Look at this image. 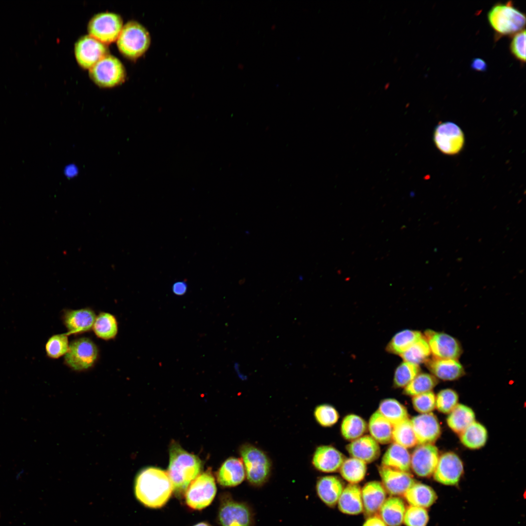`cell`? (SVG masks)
<instances>
[{"mask_svg":"<svg viewBox=\"0 0 526 526\" xmlns=\"http://www.w3.org/2000/svg\"><path fill=\"white\" fill-rule=\"evenodd\" d=\"M488 19L499 36L515 34L523 30L526 23L525 15L515 7L511 1L495 4L489 11Z\"/></svg>","mask_w":526,"mask_h":526,"instance_id":"cell-4","label":"cell"},{"mask_svg":"<svg viewBox=\"0 0 526 526\" xmlns=\"http://www.w3.org/2000/svg\"><path fill=\"white\" fill-rule=\"evenodd\" d=\"M422 337L418 331L409 329L401 331L392 338L387 345L386 350L390 353L400 355Z\"/></svg>","mask_w":526,"mask_h":526,"instance_id":"cell-34","label":"cell"},{"mask_svg":"<svg viewBox=\"0 0 526 526\" xmlns=\"http://www.w3.org/2000/svg\"><path fill=\"white\" fill-rule=\"evenodd\" d=\"M392 440L407 449L417 444L410 419L406 418L393 425Z\"/></svg>","mask_w":526,"mask_h":526,"instance_id":"cell-37","label":"cell"},{"mask_svg":"<svg viewBox=\"0 0 526 526\" xmlns=\"http://www.w3.org/2000/svg\"><path fill=\"white\" fill-rule=\"evenodd\" d=\"M123 26L122 19L119 15L102 13L90 20L88 30L90 36L106 44L117 39Z\"/></svg>","mask_w":526,"mask_h":526,"instance_id":"cell-9","label":"cell"},{"mask_svg":"<svg viewBox=\"0 0 526 526\" xmlns=\"http://www.w3.org/2000/svg\"><path fill=\"white\" fill-rule=\"evenodd\" d=\"M431 354L428 343L422 337L400 355L404 361L418 365L426 361Z\"/></svg>","mask_w":526,"mask_h":526,"instance_id":"cell-38","label":"cell"},{"mask_svg":"<svg viewBox=\"0 0 526 526\" xmlns=\"http://www.w3.org/2000/svg\"><path fill=\"white\" fill-rule=\"evenodd\" d=\"M314 416L317 423L323 427H330L338 421L339 414L333 406L322 404L316 407Z\"/></svg>","mask_w":526,"mask_h":526,"instance_id":"cell-42","label":"cell"},{"mask_svg":"<svg viewBox=\"0 0 526 526\" xmlns=\"http://www.w3.org/2000/svg\"><path fill=\"white\" fill-rule=\"evenodd\" d=\"M435 397L432 391L414 395L412 400L413 407L421 413H431L435 408Z\"/></svg>","mask_w":526,"mask_h":526,"instance_id":"cell-45","label":"cell"},{"mask_svg":"<svg viewBox=\"0 0 526 526\" xmlns=\"http://www.w3.org/2000/svg\"><path fill=\"white\" fill-rule=\"evenodd\" d=\"M436 148L447 155H455L463 149L465 137L463 131L456 124L445 122L438 124L433 133Z\"/></svg>","mask_w":526,"mask_h":526,"instance_id":"cell-10","label":"cell"},{"mask_svg":"<svg viewBox=\"0 0 526 526\" xmlns=\"http://www.w3.org/2000/svg\"><path fill=\"white\" fill-rule=\"evenodd\" d=\"M471 68L478 71H485L487 69L486 62L482 58H474L471 64Z\"/></svg>","mask_w":526,"mask_h":526,"instance_id":"cell-49","label":"cell"},{"mask_svg":"<svg viewBox=\"0 0 526 526\" xmlns=\"http://www.w3.org/2000/svg\"><path fill=\"white\" fill-rule=\"evenodd\" d=\"M345 459V456L332 446L320 445L313 453L312 464L319 471L334 472L339 470Z\"/></svg>","mask_w":526,"mask_h":526,"instance_id":"cell-18","label":"cell"},{"mask_svg":"<svg viewBox=\"0 0 526 526\" xmlns=\"http://www.w3.org/2000/svg\"><path fill=\"white\" fill-rule=\"evenodd\" d=\"M93 329L99 338L108 340L115 338L118 323L115 316L107 312H101L96 316Z\"/></svg>","mask_w":526,"mask_h":526,"instance_id":"cell-31","label":"cell"},{"mask_svg":"<svg viewBox=\"0 0 526 526\" xmlns=\"http://www.w3.org/2000/svg\"><path fill=\"white\" fill-rule=\"evenodd\" d=\"M96 318L93 310L85 308L66 311L63 315L64 323L68 330V335L80 334L93 328Z\"/></svg>","mask_w":526,"mask_h":526,"instance_id":"cell-19","label":"cell"},{"mask_svg":"<svg viewBox=\"0 0 526 526\" xmlns=\"http://www.w3.org/2000/svg\"><path fill=\"white\" fill-rule=\"evenodd\" d=\"M429 519L425 508L409 506L406 507L403 524L405 526H426Z\"/></svg>","mask_w":526,"mask_h":526,"instance_id":"cell-44","label":"cell"},{"mask_svg":"<svg viewBox=\"0 0 526 526\" xmlns=\"http://www.w3.org/2000/svg\"><path fill=\"white\" fill-rule=\"evenodd\" d=\"M150 41L148 30L139 23L130 21L123 26L117 39V45L123 55L134 59L141 56L148 50Z\"/></svg>","mask_w":526,"mask_h":526,"instance_id":"cell-5","label":"cell"},{"mask_svg":"<svg viewBox=\"0 0 526 526\" xmlns=\"http://www.w3.org/2000/svg\"><path fill=\"white\" fill-rule=\"evenodd\" d=\"M337 505L339 510L343 514L355 515L361 513L363 507L360 486L348 484L344 488Z\"/></svg>","mask_w":526,"mask_h":526,"instance_id":"cell-25","label":"cell"},{"mask_svg":"<svg viewBox=\"0 0 526 526\" xmlns=\"http://www.w3.org/2000/svg\"><path fill=\"white\" fill-rule=\"evenodd\" d=\"M173 491L172 482L164 470L148 467L138 474L134 486L137 500L145 507L158 508L164 506Z\"/></svg>","mask_w":526,"mask_h":526,"instance_id":"cell-1","label":"cell"},{"mask_svg":"<svg viewBox=\"0 0 526 526\" xmlns=\"http://www.w3.org/2000/svg\"><path fill=\"white\" fill-rule=\"evenodd\" d=\"M463 472L461 460L455 453L448 452L439 457L433 474L434 479L438 482L446 485H454L459 482Z\"/></svg>","mask_w":526,"mask_h":526,"instance_id":"cell-15","label":"cell"},{"mask_svg":"<svg viewBox=\"0 0 526 526\" xmlns=\"http://www.w3.org/2000/svg\"><path fill=\"white\" fill-rule=\"evenodd\" d=\"M217 491L215 479L210 471L198 476L185 492L186 504L192 509L201 510L208 506Z\"/></svg>","mask_w":526,"mask_h":526,"instance_id":"cell-6","label":"cell"},{"mask_svg":"<svg viewBox=\"0 0 526 526\" xmlns=\"http://www.w3.org/2000/svg\"><path fill=\"white\" fill-rule=\"evenodd\" d=\"M344 488L342 480L338 476L333 475L320 477L316 484L319 497L329 507H333L337 505Z\"/></svg>","mask_w":526,"mask_h":526,"instance_id":"cell-23","label":"cell"},{"mask_svg":"<svg viewBox=\"0 0 526 526\" xmlns=\"http://www.w3.org/2000/svg\"><path fill=\"white\" fill-rule=\"evenodd\" d=\"M426 362L433 376L443 380L457 379L465 373L463 366L457 359L434 358Z\"/></svg>","mask_w":526,"mask_h":526,"instance_id":"cell-24","label":"cell"},{"mask_svg":"<svg viewBox=\"0 0 526 526\" xmlns=\"http://www.w3.org/2000/svg\"><path fill=\"white\" fill-rule=\"evenodd\" d=\"M98 350L90 338H82L72 341L64 356L66 364L73 370L81 371L91 368L95 363Z\"/></svg>","mask_w":526,"mask_h":526,"instance_id":"cell-7","label":"cell"},{"mask_svg":"<svg viewBox=\"0 0 526 526\" xmlns=\"http://www.w3.org/2000/svg\"><path fill=\"white\" fill-rule=\"evenodd\" d=\"M417 444H431L440 434V427L436 416L432 413H421L411 419Z\"/></svg>","mask_w":526,"mask_h":526,"instance_id":"cell-17","label":"cell"},{"mask_svg":"<svg viewBox=\"0 0 526 526\" xmlns=\"http://www.w3.org/2000/svg\"><path fill=\"white\" fill-rule=\"evenodd\" d=\"M431 353L438 359H457L462 353L458 340L453 337L443 332L428 330L425 332Z\"/></svg>","mask_w":526,"mask_h":526,"instance_id":"cell-12","label":"cell"},{"mask_svg":"<svg viewBox=\"0 0 526 526\" xmlns=\"http://www.w3.org/2000/svg\"><path fill=\"white\" fill-rule=\"evenodd\" d=\"M346 450L352 457L359 459L366 464L375 461L380 454L378 443L368 435L361 436L352 441L346 446Z\"/></svg>","mask_w":526,"mask_h":526,"instance_id":"cell-20","label":"cell"},{"mask_svg":"<svg viewBox=\"0 0 526 526\" xmlns=\"http://www.w3.org/2000/svg\"><path fill=\"white\" fill-rule=\"evenodd\" d=\"M339 470L341 477L349 484H357L365 478L367 466L363 461L351 457L344 460Z\"/></svg>","mask_w":526,"mask_h":526,"instance_id":"cell-33","label":"cell"},{"mask_svg":"<svg viewBox=\"0 0 526 526\" xmlns=\"http://www.w3.org/2000/svg\"><path fill=\"white\" fill-rule=\"evenodd\" d=\"M89 70L90 77L102 87H113L125 80L126 73L123 64L110 55L103 57Z\"/></svg>","mask_w":526,"mask_h":526,"instance_id":"cell-8","label":"cell"},{"mask_svg":"<svg viewBox=\"0 0 526 526\" xmlns=\"http://www.w3.org/2000/svg\"><path fill=\"white\" fill-rule=\"evenodd\" d=\"M475 417L474 413L470 408L458 404L449 413L447 422L452 431L460 434L475 421Z\"/></svg>","mask_w":526,"mask_h":526,"instance_id":"cell-30","label":"cell"},{"mask_svg":"<svg viewBox=\"0 0 526 526\" xmlns=\"http://www.w3.org/2000/svg\"><path fill=\"white\" fill-rule=\"evenodd\" d=\"M363 511L367 516L378 512L386 499L387 492L381 482L372 481L366 483L361 488Z\"/></svg>","mask_w":526,"mask_h":526,"instance_id":"cell-21","label":"cell"},{"mask_svg":"<svg viewBox=\"0 0 526 526\" xmlns=\"http://www.w3.org/2000/svg\"><path fill=\"white\" fill-rule=\"evenodd\" d=\"M438 459V451L435 446L420 445L411 455V469L418 476L429 477L433 473Z\"/></svg>","mask_w":526,"mask_h":526,"instance_id":"cell-14","label":"cell"},{"mask_svg":"<svg viewBox=\"0 0 526 526\" xmlns=\"http://www.w3.org/2000/svg\"><path fill=\"white\" fill-rule=\"evenodd\" d=\"M458 395L451 389L440 391L435 397V407L442 413H450L458 404Z\"/></svg>","mask_w":526,"mask_h":526,"instance_id":"cell-43","label":"cell"},{"mask_svg":"<svg viewBox=\"0 0 526 526\" xmlns=\"http://www.w3.org/2000/svg\"><path fill=\"white\" fill-rule=\"evenodd\" d=\"M418 365L404 361L395 369L394 385L396 388L405 387L419 373Z\"/></svg>","mask_w":526,"mask_h":526,"instance_id":"cell-41","label":"cell"},{"mask_svg":"<svg viewBox=\"0 0 526 526\" xmlns=\"http://www.w3.org/2000/svg\"><path fill=\"white\" fill-rule=\"evenodd\" d=\"M367 424L364 419L355 414L346 415L341 423L340 431L343 437L353 441L361 437L366 431Z\"/></svg>","mask_w":526,"mask_h":526,"instance_id":"cell-35","label":"cell"},{"mask_svg":"<svg viewBox=\"0 0 526 526\" xmlns=\"http://www.w3.org/2000/svg\"><path fill=\"white\" fill-rule=\"evenodd\" d=\"M437 383V380L433 375L427 373H419L404 388L403 393L406 395L413 396L431 391Z\"/></svg>","mask_w":526,"mask_h":526,"instance_id":"cell-39","label":"cell"},{"mask_svg":"<svg viewBox=\"0 0 526 526\" xmlns=\"http://www.w3.org/2000/svg\"><path fill=\"white\" fill-rule=\"evenodd\" d=\"M406 507L399 496L387 498L381 506L379 516L387 526H401L403 522Z\"/></svg>","mask_w":526,"mask_h":526,"instance_id":"cell-26","label":"cell"},{"mask_svg":"<svg viewBox=\"0 0 526 526\" xmlns=\"http://www.w3.org/2000/svg\"><path fill=\"white\" fill-rule=\"evenodd\" d=\"M172 293L176 296H183L188 290V284L184 281H178L174 282L171 287Z\"/></svg>","mask_w":526,"mask_h":526,"instance_id":"cell-47","label":"cell"},{"mask_svg":"<svg viewBox=\"0 0 526 526\" xmlns=\"http://www.w3.org/2000/svg\"><path fill=\"white\" fill-rule=\"evenodd\" d=\"M218 518L222 526H250L252 520L248 507L230 498L222 502Z\"/></svg>","mask_w":526,"mask_h":526,"instance_id":"cell-13","label":"cell"},{"mask_svg":"<svg viewBox=\"0 0 526 526\" xmlns=\"http://www.w3.org/2000/svg\"><path fill=\"white\" fill-rule=\"evenodd\" d=\"M362 526H387L379 515H371L365 520Z\"/></svg>","mask_w":526,"mask_h":526,"instance_id":"cell-48","label":"cell"},{"mask_svg":"<svg viewBox=\"0 0 526 526\" xmlns=\"http://www.w3.org/2000/svg\"><path fill=\"white\" fill-rule=\"evenodd\" d=\"M233 368L238 376L242 380H246L247 378V376L241 372L240 365L238 362H234Z\"/></svg>","mask_w":526,"mask_h":526,"instance_id":"cell-50","label":"cell"},{"mask_svg":"<svg viewBox=\"0 0 526 526\" xmlns=\"http://www.w3.org/2000/svg\"><path fill=\"white\" fill-rule=\"evenodd\" d=\"M218 483L225 487L236 486L243 482L245 472L241 459L230 457L221 465L217 473Z\"/></svg>","mask_w":526,"mask_h":526,"instance_id":"cell-22","label":"cell"},{"mask_svg":"<svg viewBox=\"0 0 526 526\" xmlns=\"http://www.w3.org/2000/svg\"><path fill=\"white\" fill-rule=\"evenodd\" d=\"M378 472L381 484L391 496H403L407 490L416 481L408 472H405L381 465Z\"/></svg>","mask_w":526,"mask_h":526,"instance_id":"cell-16","label":"cell"},{"mask_svg":"<svg viewBox=\"0 0 526 526\" xmlns=\"http://www.w3.org/2000/svg\"><path fill=\"white\" fill-rule=\"evenodd\" d=\"M377 411L393 425L409 418L406 408L394 398L381 401Z\"/></svg>","mask_w":526,"mask_h":526,"instance_id":"cell-36","label":"cell"},{"mask_svg":"<svg viewBox=\"0 0 526 526\" xmlns=\"http://www.w3.org/2000/svg\"><path fill=\"white\" fill-rule=\"evenodd\" d=\"M381 465L409 472L411 470V454L407 448L394 442L384 454Z\"/></svg>","mask_w":526,"mask_h":526,"instance_id":"cell-27","label":"cell"},{"mask_svg":"<svg viewBox=\"0 0 526 526\" xmlns=\"http://www.w3.org/2000/svg\"><path fill=\"white\" fill-rule=\"evenodd\" d=\"M510 49L514 57L522 62L526 61V30L517 32L513 36L510 44Z\"/></svg>","mask_w":526,"mask_h":526,"instance_id":"cell-46","label":"cell"},{"mask_svg":"<svg viewBox=\"0 0 526 526\" xmlns=\"http://www.w3.org/2000/svg\"><path fill=\"white\" fill-rule=\"evenodd\" d=\"M460 438L465 446L469 449H476L485 445L488 432L483 425L474 421L460 433Z\"/></svg>","mask_w":526,"mask_h":526,"instance_id":"cell-32","label":"cell"},{"mask_svg":"<svg viewBox=\"0 0 526 526\" xmlns=\"http://www.w3.org/2000/svg\"><path fill=\"white\" fill-rule=\"evenodd\" d=\"M239 453L248 482L255 486L264 484L270 475L272 469L271 459L266 453L248 443L241 446Z\"/></svg>","mask_w":526,"mask_h":526,"instance_id":"cell-3","label":"cell"},{"mask_svg":"<svg viewBox=\"0 0 526 526\" xmlns=\"http://www.w3.org/2000/svg\"><path fill=\"white\" fill-rule=\"evenodd\" d=\"M403 496L410 506L423 508L430 507L437 499L436 494L431 487L416 482L407 490Z\"/></svg>","mask_w":526,"mask_h":526,"instance_id":"cell-28","label":"cell"},{"mask_svg":"<svg viewBox=\"0 0 526 526\" xmlns=\"http://www.w3.org/2000/svg\"><path fill=\"white\" fill-rule=\"evenodd\" d=\"M75 53L79 65L90 69L108 55V49L105 44L88 35L78 40L75 44Z\"/></svg>","mask_w":526,"mask_h":526,"instance_id":"cell-11","label":"cell"},{"mask_svg":"<svg viewBox=\"0 0 526 526\" xmlns=\"http://www.w3.org/2000/svg\"><path fill=\"white\" fill-rule=\"evenodd\" d=\"M368 427L371 436L378 443L388 444L393 440V425L377 410L370 417Z\"/></svg>","mask_w":526,"mask_h":526,"instance_id":"cell-29","label":"cell"},{"mask_svg":"<svg viewBox=\"0 0 526 526\" xmlns=\"http://www.w3.org/2000/svg\"><path fill=\"white\" fill-rule=\"evenodd\" d=\"M193 526H210L208 523L206 522H201L196 524Z\"/></svg>","mask_w":526,"mask_h":526,"instance_id":"cell-51","label":"cell"},{"mask_svg":"<svg viewBox=\"0 0 526 526\" xmlns=\"http://www.w3.org/2000/svg\"><path fill=\"white\" fill-rule=\"evenodd\" d=\"M201 469L202 462L197 456L189 453L176 442L171 444L168 473L177 495L185 492Z\"/></svg>","mask_w":526,"mask_h":526,"instance_id":"cell-2","label":"cell"},{"mask_svg":"<svg viewBox=\"0 0 526 526\" xmlns=\"http://www.w3.org/2000/svg\"><path fill=\"white\" fill-rule=\"evenodd\" d=\"M68 336L67 333L56 334L48 338L45 345L48 357L57 359L66 354L69 347Z\"/></svg>","mask_w":526,"mask_h":526,"instance_id":"cell-40","label":"cell"}]
</instances>
